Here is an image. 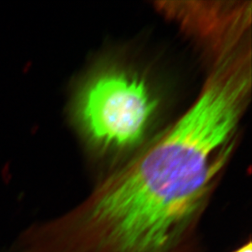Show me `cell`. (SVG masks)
<instances>
[{
  "instance_id": "1",
  "label": "cell",
  "mask_w": 252,
  "mask_h": 252,
  "mask_svg": "<svg viewBox=\"0 0 252 252\" xmlns=\"http://www.w3.org/2000/svg\"><path fill=\"white\" fill-rule=\"evenodd\" d=\"M155 106L142 79L111 72L84 87L76 113L92 138L105 145L125 146L141 137Z\"/></svg>"
},
{
  "instance_id": "2",
  "label": "cell",
  "mask_w": 252,
  "mask_h": 252,
  "mask_svg": "<svg viewBox=\"0 0 252 252\" xmlns=\"http://www.w3.org/2000/svg\"><path fill=\"white\" fill-rule=\"evenodd\" d=\"M252 243H249L247 245L243 246L234 252H252Z\"/></svg>"
}]
</instances>
